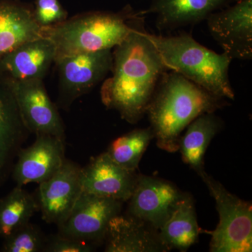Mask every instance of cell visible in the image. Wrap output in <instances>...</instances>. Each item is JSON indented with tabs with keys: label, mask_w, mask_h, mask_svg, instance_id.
Returning a JSON list of instances; mask_svg holds the SVG:
<instances>
[{
	"label": "cell",
	"mask_w": 252,
	"mask_h": 252,
	"mask_svg": "<svg viewBox=\"0 0 252 252\" xmlns=\"http://www.w3.org/2000/svg\"><path fill=\"white\" fill-rule=\"evenodd\" d=\"M144 16L136 18L132 31L116 46L112 75L101 88L102 103L135 124L147 114L160 79L167 70L144 28Z\"/></svg>",
	"instance_id": "obj_1"
},
{
	"label": "cell",
	"mask_w": 252,
	"mask_h": 252,
	"mask_svg": "<svg viewBox=\"0 0 252 252\" xmlns=\"http://www.w3.org/2000/svg\"><path fill=\"white\" fill-rule=\"evenodd\" d=\"M226 104L225 99L214 95L178 73L166 71L147 111L158 147L175 153L179 150L182 132L190 123Z\"/></svg>",
	"instance_id": "obj_2"
},
{
	"label": "cell",
	"mask_w": 252,
	"mask_h": 252,
	"mask_svg": "<svg viewBox=\"0 0 252 252\" xmlns=\"http://www.w3.org/2000/svg\"><path fill=\"white\" fill-rule=\"evenodd\" d=\"M140 16L130 6L117 13L94 11L41 28V36L54 43L56 60L64 56L112 49L130 34Z\"/></svg>",
	"instance_id": "obj_3"
},
{
	"label": "cell",
	"mask_w": 252,
	"mask_h": 252,
	"mask_svg": "<svg viewBox=\"0 0 252 252\" xmlns=\"http://www.w3.org/2000/svg\"><path fill=\"white\" fill-rule=\"evenodd\" d=\"M167 70L173 71L223 99H234L228 71L232 59L207 49L189 34L155 35L147 32Z\"/></svg>",
	"instance_id": "obj_4"
},
{
	"label": "cell",
	"mask_w": 252,
	"mask_h": 252,
	"mask_svg": "<svg viewBox=\"0 0 252 252\" xmlns=\"http://www.w3.org/2000/svg\"><path fill=\"white\" fill-rule=\"evenodd\" d=\"M200 177L215 199L220 215L217 228L211 232V252L252 251V205L230 193L218 181L204 171Z\"/></svg>",
	"instance_id": "obj_5"
},
{
	"label": "cell",
	"mask_w": 252,
	"mask_h": 252,
	"mask_svg": "<svg viewBox=\"0 0 252 252\" xmlns=\"http://www.w3.org/2000/svg\"><path fill=\"white\" fill-rule=\"evenodd\" d=\"M60 79L59 104L68 109L112 71V49L80 53L56 60Z\"/></svg>",
	"instance_id": "obj_6"
},
{
	"label": "cell",
	"mask_w": 252,
	"mask_h": 252,
	"mask_svg": "<svg viewBox=\"0 0 252 252\" xmlns=\"http://www.w3.org/2000/svg\"><path fill=\"white\" fill-rule=\"evenodd\" d=\"M124 203L82 191L58 233L94 247L104 243L109 222L122 213Z\"/></svg>",
	"instance_id": "obj_7"
},
{
	"label": "cell",
	"mask_w": 252,
	"mask_h": 252,
	"mask_svg": "<svg viewBox=\"0 0 252 252\" xmlns=\"http://www.w3.org/2000/svg\"><path fill=\"white\" fill-rule=\"evenodd\" d=\"M207 28L232 61L252 59V0H238L207 18Z\"/></svg>",
	"instance_id": "obj_8"
},
{
	"label": "cell",
	"mask_w": 252,
	"mask_h": 252,
	"mask_svg": "<svg viewBox=\"0 0 252 252\" xmlns=\"http://www.w3.org/2000/svg\"><path fill=\"white\" fill-rule=\"evenodd\" d=\"M184 194L168 181L138 175L126 215L158 230L168 220Z\"/></svg>",
	"instance_id": "obj_9"
},
{
	"label": "cell",
	"mask_w": 252,
	"mask_h": 252,
	"mask_svg": "<svg viewBox=\"0 0 252 252\" xmlns=\"http://www.w3.org/2000/svg\"><path fill=\"white\" fill-rule=\"evenodd\" d=\"M81 170L80 165L66 158L59 171L39 184L36 199L46 223L59 226L67 220L82 193Z\"/></svg>",
	"instance_id": "obj_10"
},
{
	"label": "cell",
	"mask_w": 252,
	"mask_h": 252,
	"mask_svg": "<svg viewBox=\"0 0 252 252\" xmlns=\"http://www.w3.org/2000/svg\"><path fill=\"white\" fill-rule=\"evenodd\" d=\"M7 81L14 91L23 122L30 133L65 139L64 123L42 80Z\"/></svg>",
	"instance_id": "obj_11"
},
{
	"label": "cell",
	"mask_w": 252,
	"mask_h": 252,
	"mask_svg": "<svg viewBox=\"0 0 252 252\" xmlns=\"http://www.w3.org/2000/svg\"><path fill=\"white\" fill-rule=\"evenodd\" d=\"M65 139L37 134L34 143L20 149L12 169L17 186L40 184L56 173L65 160Z\"/></svg>",
	"instance_id": "obj_12"
},
{
	"label": "cell",
	"mask_w": 252,
	"mask_h": 252,
	"mask_svg": "<svg viewBox=\"0 0 252 252\" xmlns=\"http://www.w3.org/2000/svg\"><path fill=\"white\" fill-rule=\"evenodd\" d=\"M137 176L136 171L120 166L105 152L81 167V188L86 193L125 203L132 195Z\"/></svg>",
	"instance_id": "obj_13"
},
{
	"label": "cell",
	"mask_w": 252,
	"mask_h": 252,
	"mask_svg": "<svg viewBox=\"0 0 252 252\" xmlns=\"http://www.w3.org/2000/svg\"><path fill=\"white\" fill-rule=\"evenodd\" d=\"M56 59V48L47 38L21 44L0 59V76L9 81L42 80Z\"/></svg>",
	"instance_id": "obj_14"
},
{
	"label": "cell",
	"mask_w": 252,
	"mask_h": 252,
	"mask_svg": "<svg viewBox=\"0 0 252 252\" xmlns=\"http://www.w3.org/2000/svg\"><path fill=\"white\" fill-rule=\"evenodd\" d=\"M238 0H152L142 15L154 14L159 31L192 26Z\"/></svg>",
	"instance_id": "obj_15"
},
{
	"label": "cell",
	"mask_w": 252,
	"mask_h": 252,
	"mask_svg": "<svg viewBox=\"0 0 252 252\" xmlns=\"http://www.w3.org/2000/svg\"><path fill=\"white\" fill-rule=\"evenodd\" d=\"M104 243L106 252L168 251L157 230L126 214H120L110 220Z\"/></svg>",
	"instance_id": "obj_16"
},
{
	"label": "cell",
	"mask_w": 252,
	"mask_h": 252,
	"mask_svg": "<svg viewBox=\"0 0 252 252\" xmlns=\"http://www.w3.org/2000/svg\"><path fill=\"white\" fill-rule=\"evenodd\" d=\"M29 134L14 91L9 81L0 76V160L2 174L11 167Z\"/></svg>",
	"instance_id": "obj_17"
},
{
	"label": "cell",
	"mask_w": 252,
	"mask_h": 252,
	"mask_svg": "<svg viewBox=\"0 0 252 252\" xmlns=\"http://www.w3.org/2000/svg\"><path fill=\"white\" fill-rule=\"evenodd\" d=\"M34 9L17 0H0V59L21 44L41 36Z\"/></svg>",
	"instance_id": "obj_18"
},
{
	"label": "cell",
	"mask_w": 252,
	"mask_h": 252,
	"mask_svg": "<svg viewBox=\"0 0 252 252\" xmlns=\"http://www.w3.org/2000/svg\"><path fill=\"white\" fill-rule=\"evenodd\" d=\"M158 231L168 251L175 249L186 252L196 243L201 230L193 199L190 195L184 194L172 215Z\"/></svg>",
	"instance_id": "obj_19"
},
{
	"label": "cell",
	"mask_w": 252,
	"mask_h": 252,
	"mask_svg": "<svg viewBox=\"0 0 252 252\" xmlns=\"http://www.w3.org/2000/svg\"><path fill=\"white\" fill-rule=\"evenodd\" d=\"M222 126L221 119L215 112L207 113L190 123L181 135L178 151L182 160L198 175L205 171L204 157L207 147Z\"/></svg>",
	"instance_id": "obj_20"
},
{
	"label": "cell",
	"mask_w": 252,
	"mask_h": 252,
	"mask_svg": "<svg viewBox=\"0 0 252 252\" xmlns=\"http://www.w3.org/2000/svg\"><path fill=\"white\" fill-rule=\"evenodd\" d=\"M39 205L34 195L16 186L7 195L0 198V238L9 236L28 224Z\"/></svg>",
	"instance_id": "obj_21"
},
{
	"label": "cell",
	"mask_w": 252,
	"mask_h": 252,
	"mask_svg": "<svg viewBox=\"0 0 252 252\" xmlns=\"http://www.w3.org/2000/svg\"><path fill=\"white\" fill-rule=\"evenodd\" d=\"M153 138L151 127L135 129L113 141L106 152L120 166L136 171Z\"/></svg>",
	"instance_id": "obj_22"
},
{
	"label": "cell",
	"mask_w": 252,
	"mask_h": 252,
	"mask_svg": "<svg viewBox=\"0 0 252 252\" xmlns=\"http://www.w3.org/2000/svg\"><path fill=\"white\" fill-rule=\"evenodd\" d=\"M46 237L40 227L30 222L3 239L0 251L42 252L45 247Z\"/></svg>",
	"instance_id": "obj_23"
},
{
	"label": "cell",
	"mask_w": 252,
	"mask_h": 252,
	"mask_svg": "<svg viewBox=\"0 0 252 252\" xmlns=\"http://www.w3.org/2000/svg\"><path fill=\"white\" fill-rule=\"evenodd\" d=\"M34 14L41 27L55 26L67 19V12L59 0H36Z\"/></svg>",
	"instance_id": "obj_24"
},
{
	"label": "cell",
	"mask_w": 252,
	"mask_h": 252,
	"mask_svg": "<svg viewBox=\"0 0 252 252\" xmlns=\"http://www.w3.org/2000/svg\"><path fill=\"white\" fill-rule=\"evenodd\" d=\"M94 247L90 244L59 234L46 237L44 252H91Z\"/></svg>",
	"instance_id": "obj_25"
},
{
	"label": "cell",
	"mask_w": 252,
	"mask_h": 252,
	"mask_svg": "<svg viewBox=\"0 0 252 252\" xmlns=\"http://www.w3.org/2000/svg\"><path fill=\"white\" fill-rule=\"evenodd\" d=\"M2 172H3L2 164H1V160H0V177H1V175H2Z\"/></svg>",
	"instance_id": "obj_26"
}]
</instances>
